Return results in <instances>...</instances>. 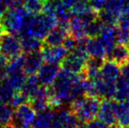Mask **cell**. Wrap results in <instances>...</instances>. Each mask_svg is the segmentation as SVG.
<instances>
[{
    "label": "cell",
    "instance_id": "6da1fadb",
    "mask_svg": "<svg viewBox=\"0 0 129 128\" xmlns=\"http://www.w3.org/2000/svg\"><path fill=\"white\" fill-rule=\"evenodd\" d=\"M100 101L99 97L81 96L71 101L70 109L83 123H87L98 116Z\"/></svg>",
    "mask_w": 129,
    "mask_h": 128
},
{
    "label": "cell",
    "instance_id": "7a4b0ae2",
    "mask_svg": "<svg viewBox=\"0 0 129 128\" xmlns=\"http://www.w3.org/2000/svg\"><path fill=\"white\" fill-rule=\"evenodd\" d=\"M30 15L31 14L23 7L8 9L2 18L4 31L19 36L24 30Z\"/></svg>",
    "mask_w": 129,
    "mask_h": 128
},
{
    "label": "cell",
    "instance_id": "3957f363",
    "mask_svg": "<svg viewBox=\"0 0 129 128\" xmlns=\"http://www.w3.org/2000/svg\"><path fill=\"white\" fill-rule=\"evenodd\" d=\"M0 52L9 60L21 55L23 51L19 38L8 32L2 33L0 35Z\"/></svg>",
    "mask_w": 129,
    "mask_h": 128
},
{
    "label": "cell",
    "instance_id": "277c9868",
    "mask_svg": "<svg viewBox=\"0 0 129 128\" xmlns=\"http://www.w3.org/2000/svg\"><path fill=\"white\" fill-rule=\"evenodd\" d=\"M82 123L70 108L60 107L54 112L52 128H82Z\"/></svg>",
    "mask_w": 129,
    "mask_h": 128
},
{
    "label": "cell",
    "instance_id": "5b68a950",
    "mask_svg": "<svg viewBox=\"0 0 129 128\" xmlns=\"http://www.w3.org/2000/svg\"><path fill=\"white\" fill-rule=\"evenodd\" d=\"M36 118V112L32 108L30 104H22L15 108L13 112V120L12 125L14 128L19 125H33Z\"/></svg>",
    "mask_w": 129,
    "mask_h": 128
},
{
    "label": "cell",
    "instance_id": "8992f818",
    "mask_svg": "<svg viewBox=\"0 0 129 128\" xmlns=\"http://www.w3.org/2000/svg\"><path fill=\"white\" fill-rule=\"evenodd\" d=\"M68 53V50L61 45L49 46L45 44L41 48V54L42 55L43 61L47 63H61Z\"/></svg>",
    "mask_w": 129,
    "mask_h": 128
},
{
    "label": "cell",
    "instance_id": "52a82bcc",
    "mask_svg": "<svg viewBox=\"0 0 129 128\" xmlns=\"http://www.w3.org/2000/svg\"><path fill=\"white\" fill-rule=\"evenodd\" d=\"M114 104H115V100L106 98L104 99L102 102H100V106L98 112L99 119L110 127H113L116 125Z\"/></svg>",
    "mask_w": 129,
    "mask_h": 128
},
{
    "label": "cell",
    "instance_id": "ba28073f",
    "mask_svg": "<svg viewBox=\"0 0 129 128\" xmlns=\"http://www.w3.org/2000/svg\"><path fill=\"white\" fill-rule=\"evenodd\" d=\"M60 67L58 64L45 63L42 64L37 72V77L41 84L44 86H51L54 82L58 73H59Z\"/></svg>",
    "mask_w": 129,
    "mask_h": 128
},
{
    "label": "cell",
    "instance_id": "9c48e42d",
    "mask_svg": "<svg viewBox=\"0 0 129 128\" xmlns=\"http://www.w3.org/2000/svg\"><path fill=\"white\" fill-rule=\"evenodd\" d=\"M43 58L41 54V50L28 53L25 55L23 71L27 75H36L40 68L43 64Z\"/></svg>",
    "mask_w": 129,
    "mask_h": 128
},
{
    "label": "cell",
    "instance_id": "30bf717a",
    "mask_svg": "<svg viewBox=\"0 0 129 128\" xmlns=\"http://www.w3.org/2000/svg\"><path fill=\"white\" fill-rule=\"evenodd\" d=\"M116 34H117V28L115 26L112 25H104L99 38L105 48L106 56H108L112 48L115 47L117 42Z\"/></svg>",
    "mask_w": 129,
    "mask_h": 128
},
{
    "label": "cell",
    "instance_id": "8fae6325",
    "mask_svg": "<svg viewBox=\"0 0 129 128\" xmlns=\"http://www.w3.org/2000/svg\"><path fill=\"white\" fill-rule=\"evenodd\" d=\"M69 33V26L58 24L49 31L48 35L44 39L45 44L49 46H58L61 45Z\"/></svg>",
    "mask_w": 129,
    "mask_h": 128
},
{
    "label": "cell",
    "instance_id": "7c38bea8",
    "mask_svg": "<svg viewBox=\"0 0 129 128\" xmlns=\"http://www.w3.org/2000/svg\"><path fill=\"white\" fill-rule=\"evenodd\" d=\"M100 75L101 78L105 81L117 82L118 79L120 76L119 65L111 60L105 61L100 68Z\"/></svg>",
    "mask_w": 129,
    "mask_h": 128
},
{
    "label": "cell",
    "instance_id": "4fadbf2b",
    "mask_svg": "<svg viewBox=\"0 0 129 128\" xmlns=\"http://www.w3.org/2000/svg\"><path fill=\"white\" fill-rule=\"evenodd\" d=\"M114 111L119 128H129V104L127 102L115 101Z\"/></svg>",
    "mask_w": 129,
    "mask_h": 128
},
{
    "label": "cell",
    "instance_id": "5bb4252c",
    "mask_svg": "<svg viewBox=\"0 0 129 128\" xmlns=\"http://www.w3.org/2000/svg\"><path fill=\"white\" fill-rule=\"evenodd\" d=\"M85 48L89 56H91L93 58L104 59L106 56L105 48L99 37L87 38Z\"/></svg>",
    "mask_w": 129,
    "mask_h": 128
},
{
    "label": "cell",
    "instance_id": "9a60e30c",
    "mask_svg": "<svg viewBox=\"0 0 129 128\" xmlns=\"http://www.w3.org/2000/svg\"><path fill=\"white\" fill-rule=\"evenodd\" d=\"M92 81H94L99 97H102L106 99H111L114 97L116 91V82L105 81L101 78V76Z\"/></svg>",
    "mask_w": 129,
    "mask_h": 128
},
{
    "label": "cell",
    "instance_id": "2e32d148",
    "mask_svg": "<svg viewBox=\"0 0 129 128\" xmlns=\"http://www.w3.org/2000/svg\"><path fill=\"white\" fill-rule=\"evenodd\" d=\"M109 60L112 61V62H116L117 64L121 65L128 61L129 57V48L126 45L119 44L111 51L109 54Z\"/></svg>",
    "mask_w": 129,
    "mask_h": 128
},
{
    "label": "cell",
    "instance_id": "e0dca14e",
    "mask_svg": "<svg viewBox=\"0 0 129 128\" xmlns=\"http://www.w3.org/2000/svg\"><path fill=\"white\" fill-rule=\"evenodd\" d=\"M22 51L25 54L32 53L34 51H39L42 48V42L41 39L34 38L30 35H22L19 36Z\"/></svg>",
    "mask_w": 129,
    "mask_h": 128
},
{
    "label": "cell",
    "instance_id": "ac0fdd59",
    "mask_svg": "<svg viewBox=\"0 0 129 128\" xmlns=\"http://www.w3.org/2000/svg\"><path fill=\"white\" fill-rule=\"evenodd\" d=\"M126 0H107L103 12L118 19V18L123 13Z\"/></svg>",
    "mask_w": 129,
    "mask_h": 128
},
{
    "label": "cell",
    "instance_id": "d6986e66",
    "mask_svg": "<svg viewBox=\"0 0 129 128\" xmlns=\"http://www.w3.org/2000/svg\"><path fill=\"white\" fill-rule=\"evenodd\" d=\"M54 115V112L52 109L38 113V116H36L33 123V128H52Z\"/></svg>",
    "mask_w": 129,
    "mask_h": 128
},
{
    "label": "cell",
    "instance_id": "ffe728a7",
    "mask_svg": "<svg viewBox=\"0 0 129 128\" xmlns=\"http://www.w3.org/2000/svg\"><path fill=\"white\" fill-rule=\"evenodd\" d=\"M26 74L23 70H18V71L11 72L7 74L5 77V81L10 84V86L14 91H20L26 82Z\"/></svg>",
    "mask_w": 129,
    "mask_h": 128
},
{
    "label": "cell",
    "instance_id": "44dd1931",
    "mask_svg": "<svg viewBox=\"0 0 129 128\" xmlns=\"http://www.w3.org/2000/svg\"><path fill=\"white\" fill-rule=\"evenodd\" d=\"M97 12L93 10L90 0H77L73 6L70 8V13L73 16H83Z\"/></svg>",
    "mask_w": 129,
    "mask_h": 128
},
{
    "label": "cell",
    "instance_id": "7402d4cb",
    "mask_svg": "<svg viewBox=\"0 0 129 128\" xmlns=\"http://www.w3.org/2000/svg\"><path fill=\"white\" fill-rule=\"evenodd\" d=\"M114 98L119 102L129 101V83L121 76H119L116 82V91Z\"/></svg>",
    "mask_w": 129,
    "mask_h": 128
},
{
    "label": "cell",
    "instance_id": "603a6c76",
    "mask_svg": "<svg viewBox=\"0 0 129 128\" xmlns=\"http://www.w3.org/2000/svg\"><path fill=\"white\" fill-rule=\"evenodd\" d=\"M41 85V84L40 82L39 79H38L37 75H28V77H26V82H25L21 91L28 97V98H30Z\"/></svg>",
    "mask_w": 129,
    "mask_h": 128
},
{
    "label": "cell",
    "instance_id": "cb8c5ba5",
    "mask_svg": "<svg viewBox=\"0 0 129 128\" xmlns=\"http://www.w3.org/2000/svg\"><path fill=\"white\" fill-rule=\"evenodd\" d=\"M12 120H13L12 107L8 104L0 103V125L5 126L12 125Z\"/></svg>",
    "mask_w": 129,
    "mask_h": 128
},
{
    "label": "cell",
    "instance_id": "d4e9b609",
    "mask_svg": "<svg viewBox=\"0 0 129 128\" xmlns=\"http://www.w3.org/2000/svg\"><path fill=\"white\" fill-rule=\"evenodd\" d=\"M45 0H23V6L27 12L33 15L41 13L43 11Z\"/></svg>",
    "mask_w": 129,
    "mask_h": 128
},
{
    "label": "cell",
    "instance_id": "484cf974",
    "mask_svg": "<svg viewBox=\"0 0 129 128\" xmlns=\"http://www.w3.org/2000/svg\"><path fill=\"white\" fill-rule=\"evenodd\" d=\"M104 24L99 20V19H95L94 21L90 22V24L87 25L86 29H85V32H86L87 37L94 38L99 36L101 31L103 29Z\"/></svg>",
    "mask_w": 129,
    "mask_h": 128
},
{
    "label": "cell",
    "instance_id": "4316f807",
    "mask_svg": "<svg viewBox=\"0 0 129 128\" xmlns=\"http://www.w3.org/2000/svg\"><path fill=\"white\" fill-rule=\"evenodd\" d=\"M27 102H29L28 97L20 90V91H16L13 93L8 104L12 106V108H16L19 105H20V104H25V103Z\"/></svg>",
    "mask_w": 129,
    "mask_h": 128
},
{
    "label": "cell",
    "instance_id": "83f0119b",
    "mask_svg": "<svg viewBox=\"0 0 129 128\" xmlns=\"http://www.w3.org/2000/svg\"><path fill=\"white\" fill-rule=\"evenodd\" d=\"M29 104L32 106L36 113H41L46 110L49 109V104L48 100L47 99H40V98H34L29 100Z\"/></svg>",
    "mask_w": 129,
    "mask_h": 128
},
{
    "label": "cell",
    "instance_id": "f1b7e54d",
    "mask_svg": "<svg viewBox=\"0 0 129 128\" xmlns=\"http://www.w3.org/2000/svg\"><path fill=\"white\" fill-rule=\"evenodd\" d=\"M116 39L119 44L129 46V29H117Z\"/></svg>",
    "mask_w": 129,
    "mask_h": 128
},
{
    "label": "cell",
    "instance_id": "f546056e",
    "mask_svg": "<svg viewBox=\"0 0 129 128\" xmlns=\"http://www.w3.org/2000/svg\"><path fill=\"white\" fill-rule=\"evenodd\" d=\"M9 60L4 55H0V81H3L7 76V69H8Z\"/></svg>",
    "mask_w": 129,
    "mask_h": 128
},
{
    "label": "cell",
    "instance_id": "4dcf8cb0",
    "mask_svg": "<svg viewBox=\"0 0 129 128\" xmlns=\"http://www.w3.org/2000/svg\"><path fill=\"white\" fill-rule=\"evenodd\" d=\"M77 45V39L70 34H68L62 42V46L68 50V52H71L76 49Z\"/></svg>",
    "mask_w": 129,
    "mask_h": 128
},
{
    "label": "cell",
    "instance_id": "1f68e13d",
    "mask_svg": "<svg viewBox=\"0 0 129 128\" xmlns=\"http://www.w3.org/2000/svg\"><path fill=\"white\" fill-rule=\"evenodd\" d=\"M117 29H129V17L122 13L117 19Z\"/></svg>",
    "mask_w": 129,
    "mask_h": 128
},
{
    "label": "cell",
    "instance_id": "d6a6232c",
    "mask_svg": "<svg viewBox=\"0 0 129 128\" xmlns=\"http://www.w3.org/2000/svg\"><path fill=\"white\" fill-rule=\"evenodd\" d=\"M84 128H112L106 125L99 119H92L90 121L87 122Z\"/></svg>",
    "mask_w": 129,
    "mask_h": 128
},
{
    "label": "cell",
    "instance_id": "836d02e7",
    "mask_svg": "<svg viewBox=\"0 0 129 128\" xmlns=\"http://www.w3.org/2000/svg\"><path fill=\"white\" fill-rule=\"evenodd\" d=\"M6 9H14L23 5V0H3Z\"/></svg>",
    "mask_w": 129,
    "mask_h": 128
},
{
    "label": "cell",
    "instance_id": "e575fe53",
    "mask_svg": "<svg viewBox=\"0 0 129 128\" xmlns=\"http://www.w3.org/2000/svg\"><path fill=\"white\" fill-rule=\"evenodd\" d=\"M107 0H90V3L91 5V7L95 12H99L101 10H103L106 4Z\"/></svg>",
    "mask_w": 129,
    "mask_h": 128
},
{
    "label": "cell",
    "instance_id": "d590c367",
    "mask_svg": "<svg viewBox=\"0 0 129 128\" xmlns=\"http://www.w3.org/2000/svg\"><path fill=\"white\" fill-rule=\"evenodd\" d=\"M120 75L124 80L129 83V62H125V63L120 65Z\"/></svg>",
    "mask_w": 129,
    "mask_h": 128
},
{
    "label": "cell",
    "instance_id": "8d00e7d4",
    "mask_svg": "<svg viewBox=\"0 0 129 128\" xmlns=\"http://www.w3.org/2000/svg\"><path fill=\"white\" fill-rule=\"evenodd\" d=\"M6 10H7L6 7H5V5H4L3 2L0 3V35H1L2 33H4V32H5L4 31L3 26H2V18H3L5 12H6Z\"/></svg>",
    "mask_w": 129,
    "mask_h": 128
},
{
    "label": "cell",
    "instance_id": "74e56055",
    "mask_svg": "<svg viewBox=\"0 0 129 128\" xmlns=\"http://www.w3.org/2000/svg\"><path fill=\"white\" fill-rule=\"evenodd\" d=\"M61 5L67 9H70L74 5V4L77 2V0H60Z\"/></svg>",
    "mask_w": 129,
    "mask_h": 128
},
{
    "label": "cell",
    "instance_id": "f35d334b",
    "mask_svg": "<svg viewBox=\"0 0 129 128\" xmlns=\"http://www.w3.org/2000/svg\"><path fill=\"white\" fill-rule=\"evenodd\" d=\"M123 13L127 15L129 17V1L126 2L125 4V6H124V10H123Z\"/></svg>",
    "mask_w": 129,
    "mask_h": 128
},
{
    "label": "cell",
    "instance_id": "ab89813d",
    "mask_svg": "<svg viewBox=\"0 0 129 128\" xmlns=\"http://www.w3.org/2000/svg\"><path fill=\"white\" fill-rule=\"evenodd\" d=\"M16 128H33V127H31V125H19V126Z\"/></svg>",
    "mask_w": 129,
    "mask_h": 128
},
{
    "label": "cell",
    "instance_id": "60d3db41",
    "mask_svg": "<svg viewBox=\"0 0 129 128\" xmlns=\"http://www.w3.org/2000/svg\"><path fill=\"white\" fill-rule=\"evenodd\" d=\"M0 128H8V125L5 126V125H0Z\"/></svg>",
    "mask_w": 129,
    "mask_h": 128
},
{
    "label": "cell",
    "instance_id": "b9f144b4",
    "mask_svg": "<svg viewBox=\"0 0 129 128\" xmlns=\"http://www.w3.org/2000/svg\"><path fill=\"white\" fill-rule=\"evenodd\" d=\"M8 128H14V126H13V125H9Z\"/></svg>",
    "mask_w": 129,
    "mask_h": 128
},
{
    "label": "cell",
    "instance_id": "7bdbcfd3",
    "mask_svg": "<svg viewBox=\"0 0 129 128\" xmlns=\"http://www.w3.org/2000/svg\"><path fill=\"white\" fill-rule=\"evenodd\" d=\"M2 2H3V0H0V3H2Z\"/></svg>",
    "mask_w": 129,
    "mask_h": 128
},
{
    "label": "cell",
    "instance_id": "ee69618b",
    "mask_svg": "<svg viewBox=\"0 0 129 128\" xmlns=\"http://www.w3.org/2000/svg\"><path fill=\"white\" fill-rule=\"evenodd\" d=\"M127 62H129V57H128V61H127Z\"/></svg>",
    "mask_w": 129,
    "mask_h": 128
},
{
    "label": "cell",
    "instance_id": "f6af8a7d",
    "mask_svg": "<svg viewBox=\"0 0 129 128\" xmlns=\"http://www.w3.org/2000/svg\"><path fill=\"white\" fill-rule=\"evenodd\" d=\"M127 104H129V101H128V102H127Z\"/></svg>",
    "mask_w": 129,
    "mask_h": 128
}]
</instances>
